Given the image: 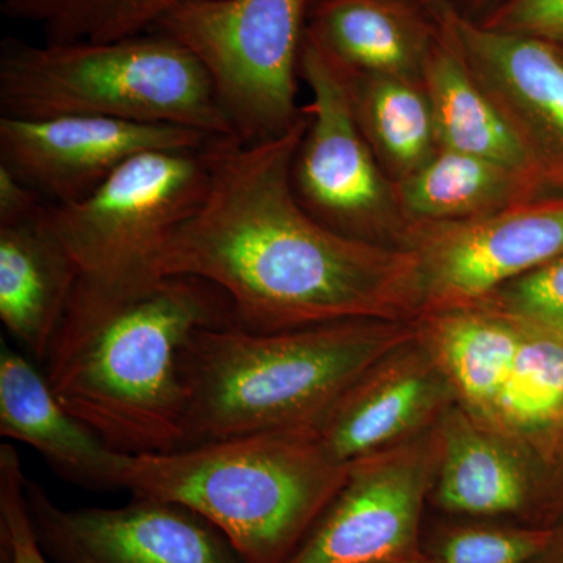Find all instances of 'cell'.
Masks as SVG:
<instances>
[{"label":"cell","instance_id":"obj_15","mask_svg":"<svg viewBox=\"0 0 563 563\" xmlns=\"http://www.w3.org/2000/svg\"><path fill=\"white\" fill-rule=\"evenodd\" d=\"M442 455L431 501L472 520L542 528L533 455L454 404L439 424Z\"/></svg>","mask_w":563,"mask_h":563},{"label":"cell","instance_id":"obj_20","mask_svg":"<svg viewBox=\"0 0 563 563\" xmlns=\"http://www.w3.org/2000/svg\"><path fill=\"white\" fill-rule=\"evenodd\" d=\"M435 21L439 31L421 84L431 103L439 147L503 163L542 180L523 144L474 79L450 31Z\"/></svg>","mask_w":563,"mask_h":563},{"label":"cell","instance_id":"obj_1","mask_svg":"<svg viewBox=\"0 0 563 563\" xmlns=\"http://www.w3.org/2000/svg\"><path fill=\"white\" fill-rule=\"evenodd\" d=\"M306 128L302 111L274 139L211 141L206 195L163 246L155 273L210 282L247 331L417 320V254L333 231L296 198L291 163Z\"/></svg>","mask_w":563,"mask_h":563},{"label":"cell","instance_id":"obj_10","mask_svg":"<svg viewBox=\"0 0 563 563\" xmlns=\"http://www.w3.org/2000/svg\"><path fill=\"white\" fill-rule=\"evenodd\" d=\"M402 247L420 263L421 314L462 309L563 255V195H542L451 222L412 224Z\"/></svg>","mask_w":563,"mask_h":563},{"label":"cell","instance_id":"obj_23","mask_svg":"<svg viewBox=\"0 0 563 563\" xmlns=\"http://www.w3.org/2000/svg\"><path fill=\"white\" fill-rule=\"evenodd\" d=\"M520 324L517 358L488 428L540 457L563 433V339Z\"/></svg>","mask_w":563,"mask_h":563},{"label":"cell","instance_id":"obj_4","mask_svg":"<svg viewBox=\"0 0 563 563\" xmlns=\"http://www.w3.org/2000/svg\"><path fill=\"white\" fill-rule=\"evenodd\" d=\"M314 426L122 457L120 490L188 507L246 563H285L346 481Z\"/></svg>","mask_w":563,"mask_h":563},{"label":"cell","instance_id":"obj_18","mask_svg":"<svg viewBox=\"0 0 563 563\" xmlns=\"http://www.w3.org/2000/svg\"><path fill=\"white\" fill-rule=\"evenodd\" d=\"M46 203L29 220L0 225V320L36 361L46 357L79 282Z\"/></svg>","mask_w":563,"mask_h":563},{"label":"cell","instance_id":"obj_5","mask_svg":"<svg viewBox=\"0 0 563 563\" xmlns=\"http://www.w3.org/2000/svg\"><path fill=\"white\" fill-rule=\"evenodd\" d=\"M0 117L111 118L235 139L201 63L155 31L103 43L5 41Z\"/></svg>","mask_w":563,"mask_h":563},{"label":"cell","instance_id":"obj_7","mask_svg":"<svg viewBox=\"0 0 563 563\" xmlns=\"http://www.w3.org/2000/svg\"><path fill=\"white\" fill-rule=\"evenodd\" d=\"M207 147L144 152L87 198L46 203L51 228L79 268V287L121 291L163 277L155 273L158 254L206 195Z\"/></svg>","mask_w":563,"mask_h":563},{"label":"cell","instance_id":"obj_28","mask_svg":"<svg viewBox=\"0 0 563 563\" xmlns=\"http://www.w3.org/2000/svg\"><path fill=\"white\" fill-rule=\"evenodd\" d=\"M477 21L492 31L563 43V0H504Z\"/></svg>","mask_w":563,"mask_h":563},{"label":"cell","instance_id":"obj_9","mask_svg":"<svg viewBox=\"0 0 563 563\" xmlns=\"http://www.w3.org/2000/svg\"><path fill=\"white\" fill-rule=\"evenodd\" d=\"M439 424L352 462L342 488L285 563H380L424 554L422 517L442 455Z\"/></svg>","mask_w":563,"mask_h":563},{"label":"cell","instance_id":"obj_3","mask_svg":"<svg viewBox=\"0 0 563 563\" xmlns=\"http://www.w3.org/2000/svg\"><path fill=\"white\" fill-rule=\"evenodd\" d=\"M415 335L417 321L199 329L180 357L187 395L180 448L317 426L374 362Z\"/></svg>","mask_w":563,"mask_h":563},{"label":"cell","instance_id":"obj_25","mask_svg":"<svg viewBox=\"0 0 563 563\" xmlns=\"http://www.w3.org/2000/svg\"><path fill=\"white\" fill-rule=\"evenodd\" d=\"M551 533L553 528L470 518L443 526L422 547L435 563H531Z\"/></svg>","mask_w":563,"mask_h":563},{"label":"cell","instance_id":"obj_27","mask_svg":"<svg viewBox=\"0 0 563 563\" xmlns=\"http://www.w3.org/2000/svg\"><path fill=\"white\" fill-rule=\"evenodd\" d=\"M20 454L10 443L0 446V563H54L36 539L29 515Z\"/></svg>","mask_w":563,"mask_h":563},{"label":"cell","instance_id":"obj_6","mask_svg":"<svg viewBox=\"0 0 563 563\" xmlns=\"http://www.w3.org/2000/svg\"><path fill=\"white\" fill-rule=\"evenodd\" d=\"M314 2L195 0L154 31L198 58L235 139L255 143L282 135L301 120L298 79Z\"/></svg>","mask_w":563,"mask_h":563},{"label":"cell","instance_id":"obj_14","mask_svg":"<svg viewBox=\"0 0 563 563\" xmlns=\"http://www.w3.org/2000/svg\"><path fill=\"white\" fill-rule=\"evenodd\" d=\"M454 404L453 384L417 329L374 362L314 428L329 453L351 465L431 431Z\"/></svg>","mask_w":563,"mask_h":563},{"label":"cell","instance_id":"obj_34","mask_svg":"<svg viewBox=\"0 0 563 563\" xmlns=\"http://www.w3.org/2000/svg\"><path fill=\"white\" fill-rule=\"evenodd\" d=\"M559 49H561V52H562V54H563V49H562V47H559Z\"/></svg>","mask_w":563,"mask_h":563},{"label":"cell","instance_id":"obj_30","mask_svg":"<svg viewBox=\"0 0 563 563\" xmlns=\"http://www.w3.org/2000/svg\"><path fill=\"white\" fill-rule=\"evenodd\" d=\"M531 563H563V528L553 529L550 542Z\"/></svg>","mask_w":563,"mask_h":563},{"label":"cell","instance_id":"obj_19","mask_svg":"<svg viewBox=\"0 0 563 563\" xmlns=\"http://www.w3.org/2000/svg\"><path fill=\"white\" fill-rule=\"evenodd\" d=\"M415 321L418 336L450 377L459 406L490 424L520 347V322L483 307L442 310Z\"/></svg>","mask_w":563,"mask_h":563},{"label":"cell","instance_id":"obj_26","mask_svg":"<svg viewBox=\"0 0 563 563\" xmlns=\"http://www.w3.org/2000/svg\"><path fill=\"white\" fill-rule=\"evenodd\" d=\"M472 307H483L563 339V255L503 285Z\"/></svg>","mask_w":563,"mask_h":563},{"label":"cell","instance_id":"obj_31","mask_svg":"<svg viewBox=\"0 0 563 563\" xmlns=\"http://www.w3.org/2000/svg\"><path fill=\"white\" fill-rule=\"evenodd\" d=\"M470 2H472L473 9L479 11L481 18H483L484 14L498 7L504 0H470Z\"/></svg>","mask_w":563,"mask_h":563},{"label":"cell","instance_id":"obj_16","mask_svg":"<svg viewBox=\"0 0 563 563\" xmlns=\"http://www.w3.org/2000/svg\"><path fill=\"white\" fill-rule=\"evenodd\" d=\"M0 433L33 448L63 479L91 490H120L124 454L69 412L21 352L0 350Z\"/></svg>","mask_w":563,"mask_h":563},{"label":"cell","instance_id":"obj_33","mask_svg":"<svg viewBox=\"0 0 563 563\" xmlns=\"http://www.w3.org/2000/svg\"><path fill=\"white\" fill-rule=\"evenodd\" d=\"M426 2H428L429 5H431V3L440 2V0H426Z\"/></svg>","mask_w":563,"mask_h":563},{"label":"cell","instance_id":"obj_24","mask_svg":"<svg viewBox=\"0 0 563 563\" xmlns=\"http://www.w3.org/2000/svg\"><path fill=\"white\" fill-rule=\"evenodd\" d=\"M14 20L41 29L46 43H103L150 33L195 0H0Z\"/></svg>","mask_w":563,"mask_h":563},{"label":"cell","instance_id":"obj_12","mask_svg":"<svg viewBox=\"0 0 563 563\" xmlns=\"http://www.w3.org/2000/svg\"><path fill=\"white\" fill-rule=\"evenodd\" d=\"M218 139L180 125L98 117H0V165L49 203L91 195L125 162L151 151H202Z\"/></svg>","mask_w":563,"mask_h":563},{"label":"cell","instance_id":"obj_11","mask_svg":"<svg viewBox=\"0 0 563 563\" xmlns=\"http://www.w3.org/2000/svg\"><path fill=\"white\" fill-rule=\"evenodd\" d=\"M25 495L54 563H246L220 529L177 503L132 496L121 507L65 509L31 479Z\"/></svg>","mask_w":563,"mask_h":563},{"label":"cell","instance_id":"obj_17","mask_svg":"<svg viewBox=\"0 0 563 563\" xmlns=\"http://www.w3.org/2000/svg\"><path fill=\"white\" fill-rule=\"evenodd\" d=\"M437 31L409 0H317L306 36L346 73L421 80Z\"/></svg>","mask_w":563,"mask_h":563},{"label":"cell","instance_id":"obj_2","mask_svg":"<svg viewBox=\"0 0 563 563\" xmlns=\"http://www.w3.org/2000/svg\"><path fill=\"white\" fill-rule=\"evenodd\" d=\"M236 324L228 296L192 276L98 291L76 285L43 362L58 401L129 455L179 450L180 357L199 329Z\"/></svg>","mask_w":563,"mask_h":563},{"label":"cell","instance_id":"obj_21","mask_svg":"<svg viewBox=\"0 0 563 563\" xmlns=\"http://www.w3.org/2000/svg\"><path fill=\"white\" fill-rule=\"evenodd\" d=\"M395 185L407 228L470 220L548 195L543 181L532 174L444 147Z\"/></svg>","mask_w":563,"mask_h":563},{"label":"cell","instance_id":"obj_32","mask_svg":"<svg viewBox=\"0 0 563 563\" xmlns=\"http://www.w3.org/2000/svg\"><path fill=\"white\" fill-rule=\"evenodd\" d=\"M380 563H435L429 558L428 554H422L420 558L413 559H401V561H390V562H380Z\"/></svg>","mask_w":563,"mask_h":563},{"label":"cell","instance_id":"obj_13","mask_svg":"<svg viewBox=\"0 0 563 563\" xmlns=\"http://www.w3.org/2000/svg\"><path fill=\"white\" fill-rule=\"evenodd\" d=\"M466 66L550 188L563 190V54L555 44L492 31L446 0L431 3Z\"/></svg>","mask_w":563,"mask_h":563},{"label":"cell","instance_id":"obj_29","mask_svg":"<svg viewBox=\"0 0 563 563\" xmlns=\"http://www.w3.org/2000/svg\"><path fill=\"white\" fill-rule=\"evenodd\" d=\"M46 199L24 184L10 169L0 165V225L13 224L35 217Z\"/></svg>","mask_w":563,"mask_h":563},{"label":"cell","instance_id":"obj_22","mask_svg":"<svg viewBox=\"0 0 563 563\" xmlns=\"http://www.w3.org/2000/svg\"><path fill=\"white\" fill-rule=\"evenodd\" d=\"M340 73L363 135L385 174L395 184L412 176L439 150L431 103L421 80Z\"/></svg>","mask_w":563,"mask_h":563},{"label":"cell","instance_id":"obj_8","mask_svg":"<svg viewBox=\"0 0 563 563\" xmlns=\"http://www.w3.org/2000/svg\"><path fill=\"white\" fill-rule=\"evenodd\" d=\"M301 79L312 91L307 128L291 163L296 198L333 231L402 247L406 221L396 185L363 135L340 69L303 38Z\"/></svg>","mask_w":563,"mask_h":563}]
</instances>
